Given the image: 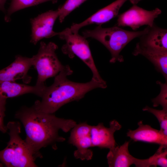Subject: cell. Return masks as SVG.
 I'll return each mask as SVG.
<instances>
[{
  "mask_svg": "<svg viewBox=\"0 0 167 167\" xmlns=\"http://www.w3.org/2000/svg\"><path fill=\"white\" fill-rule=\"evenodd\" d=\"M46 87L45 85L32 86L15 81L0 82V99L18 96L25 94L32 93L41 97Z\"/></svg>",
  "mask_w": 167,
  "mask_h": 167,
  "instance_id": "15",
  "label": "cell"
},
{
  "mask_svg": "<svg viewBox=\"0 0 167 167\" xmlns=\"http://www.w3.org/2000/svg\"><path fill=\"white\" fill-rule=\"evenodd\" d=\"M161 11L156 8L148 11L134 4L128 10L118 15L116 25L129 27L135 30L144 25L152 26L155 19L161 14Z\"/></svg>",
  "mask_w": 167,
  "mask_h": 167,
  "instance_id": "7",
  "label": "cell"
},
{
  "mask_svg": "<svg viewBox=\"0 0 167 167\" xmlns=\"http://www.w3.org/2000/svg\"><path fill=\"white\" fill-rule=\"evenodd\" d=\"M87 0H66L64 4L57 9L59 22L62 23L68 15Z\"/></svg>",
  "mask_w": 167,
  "mask_h": 167,
  "instance_id": "20",
  "label": "cell"
},
{
  "mask_svg": "<svg viewBox=\"0 0 167 167\" xmlns=\"http://www.w3.org/2000/svg\"><path fill=\"white\" fill-rule=\"evenodd\" d=\"M167 147L160 146L156 152L148 158L140 159L135 158L134 164L137 167H148L158 165L167 167Z\"/></svg>",
  "mask_w": 167,
  "mask_h": 167,
  "instance_id": "18",
  "label": "cell"
},
{
  "mask_svg": "<svg viewBox=\"0 0 167 167\" xmlns=\"http://www.w3.org/2000/svg\"><path fill=\"white\" fill-rule=\"evenodd\" d=\"M91 125L85 122L76 124L71 130L68 142L76 148L74 152L75 157L82 161L92 159L93 152L90 136Z\"/></svg>",
  "mask_w": 167,
  "mask_h": 167,
  "instance_id": "8",
  "label": "cell"
},
{
  "mask_svg": "<svg viewBox=\"0 0 167 167\" xmlns=\"http://www.w3.org/2000/svg\"><path fill=\"white\" fill-rule=\"evenodd\" d=\"M134 56L141 55L150 61L156 70L161 73L167 81V52H161L148 50L136 44L132 53Z\"/></svg>",
  "mask_w": 167,
  "mask_h": 167,
  "instance_id": "17",
  "label": "cell"
},
{
  "mask_svg": "<svg viewBox=\"0 0 167 167\" xmlns=\"http://www.w3.org/2000/svg\"><path fill=\"white\" fill-rule=\"evenodd\" d=\"M15 117L21 122L24 128V141L35 160L42 157L40 152L41 148L51 146L56 149L57 143L65 140V138L59 135L60 130L67 132L77 124L72 119L59 118L54 113L38 111L33 106L22 107L16 112Z\"/></svg>",
  "mask_w": 167,
  "mask_h": 167,
  "instance_id": "1",
  "label": "cell"
},
{
  "mask_svg": "<svg viewBox=\"0 0 167 167\" xmlns=\"http://www.w3.org/2000/svg\"><path fill=\"white\" fill-rule=\"evenodd\" d=\"M58 17L57 9L50 10L39 15L30 20L31 34L30 42L34 45L44 38L58 36L53 30L55 22Z\"/></svg>",
  "mask_w": 167,
  "mask_h": 167,
  "instance_id": "9",
  "label": "cell"
},
{
  "mask_svg": "<svg viewBox=\"0 0 167 167\" xmlns=\"http://www.w3.org/2000/svg\"><path fill=\"white\" fill-rule=\"evenodd\" d=\"M148 26L139 31H131L124 30L117 26L103 28L98 25L93 30H86L82 32L83 36L86 38L95 39L102 44L109 51L111 63L124 61L120 52L125 47L135 38L139 37L148 31Z\"/></svg>",
  "mask_w": 167,
  "mask_h": 167,
  "instance_id": "3",
  "label": "cell"
},
{
  "mask_svg": "<svg viewBox=\"0 0 167 167\" xmlns=\"http://www.w3.org/2000/svg\"><path fill=\"white\" fill-rule=\"evenodd\" d=\"M70 67L65 68L54 77V83L46 86L41 100L36 101L33 105L37 110L48 113H54L65 105L78 101L88 92L96 88H105L106 83L98 82L92 79L87 82L78 83L69 80L67 76L73 73Z\"/></svg>",
  "mask_w": 167,
  "mask_h": 167,
  "instance_id": "2",
  "label": "cell"
},
{
  "mask_svg": "<svg viewBox=\"0 0 167 167\" xmlns=\"http://www.w3.org/2000/svg\"><path fill=\"white\" fill-rule=\"evenodd\" d=\"M58 0H12L8 10L5 19L9 21L12 14L19 10L30 6L47 2L51 1L55 3Z\"/></svg>",
  "mask_w": 167,
  "mask_h": 167,
  "instance_id": "19",
  "label": "cell"
},
{
  "mask_svg": "<svg viewBox=\"0 0 167 167\" xmlns=\"http://www.w3.org/2000/svg\"><path fill=\"white\" fill-rule=\"evenodd\" d=\"M6 126L10 139L6 147L0 151L1 162L8 167H37L24 140L20 136V123L17 121L9 122Z\"/></svg>",
  "mask_w": 167,
  "mask_h": 167,
  "instance_id": "4",
  "label": "cell"
},
{
  "mask_svg": "<svg viewBox=\"0 0 167 167\" xmlns=\"http://www.w3.org/2000/svg\"><path fill=\"white\" fill-rule=\"evenodd\" d=\"M138 125L139 126L137 129L128 130L127 136L135 141L156 143L167 147V136L160 130L154 129L149 125L143 124L142 121H139Z\"/></svg>",
  "mask_w": 167,
  "mask_h": 167,
  "instance_id": "14",
  "label": "cell"
},
{
  "mask_svg": "<svg viewBox=\"0 0 167 167\" xmlns=\"http://www.w3.org/2000/svg\"><path fill=\"white\" fill-rule=\"evenodd\" d=\"M161 87L159 94L155 98L152 99L153 106L154 107L161 105L163 109L167 110V82L163 83L160 81L156 82Z\"/></svg>",
  "mask_w": 167,
  "mask_h": 167,
  "instance_id": "22",
  "label": "cell"
},
{
  "mask_svg": "<svg viewBox=\"0 0 167 167\" xmlns=\"http://www.w3.org/2000/svg\"><path fill=\"white\" fill-rule=\"evenodd\" d=\"M129 142L109 149L107 155L109 167H128L134 163L135 158L129 153Z\"/></svg>",
  "mask_w": 167,
  "mask_h": 167,
  "instance_id": "16",
  "label": "cell"
},
{
  "mask_svg": "<svg viewBox=\"0 0 167 167\" xmlns=\"http://www.w3.org/2000/svg\"><path fill=\"white\" fill-rule=\"evenodd\" d=\"M128 0L134 5L141 0H117L98 10L84 21L79 23H74L70 28H66L71 32H77L81 28L88 25L94 24L101 25L117 16L121 7Z\"/></svg>",
  "mask_w": 167,
  "mask_h": 167,
  "instance_id": "10",
  "label": "cell"
},
{
  "mask_svg": "<svg viewBox=\"0 0 167 167\" xmlns=\"http://www.w3.org/2000/svg\"><path fill=\"white\" fill-rule=\"evenodd\" d=\"M121 127V125L115 120L110 122L109 127H105L102 123L96 126H91L90 133L92 147L109 149L114 147L116 146L114 133Z\"/></svg>",
  "mask_w": 167,
  "mask_h": 167,
  "instance_id": "11",
  "label": "cell"
},
{
  "mask_svg": "<svg viewBox=\"0 0 167 167\" xmlns=\"http://www.w3.org/2000/svg\"><path fill=\"white\" fill-rule=\"evenodd\" d=\"M58 48V46L53 42L46 43L41 41L37 53L31 57L32 66L38 74L36 85H45L44 82L47 79L55 77L66 67L56 55Z\"/></svg>",
  "mask_w": 167,
  "mask_h": 167,
  "instance_id": "6",
  "label": "cell"
},
{
  "mask_svg": "<svg viewBox=\"0 0 167 167\" xmlns=\"http://www.w3.org/2000/svg\"><path fill=\"white\" fill-rule=\"evenodd\" d=\"M6 99H0V131L5 133L8 130L6 126L4 124V119L5 116Z\"/></svg>",
  "mask_w": 167,
  "mask_h": 167,
  "instance_id": "23",
  "label": "cell"
},
{
  "mask_svg": "<svg viewBox=\"0 0 167 167\" xmlns=\"http://www.w3.org/2000/svg\"><path fill=\"white\" fill-rule=\"evenodd\" d=\"M143 110L151 113L155 116L160 123V130L164 135L167 136V110H157L146 106L143 108Z\"/></svg>",
  "mask_w": 167,
  "mask_h": 167,
  "instance_id": "21",
  "label": "cell"
},
{
  "mask_svg": "<svg viewBox=\"0 0 167 167\" xmlns=\"http://www.w3.org/2000/svg\"><path fill=\"white\" fill-rule=\"evenodd\" d=\"M32 66V58L18 55L15 60L9 66L0 70V82L4 81H15L22 79L24 83L29 82L31 78L28 73Z\"/></svg>",
  "mask_w": 167,
  "mask_h": 167,
  "instance_id": "12",
  "label": "cell"
},
{
  "mask_svg": "<svg viewBox=\"0 0 167 167\" xmlns=\"http://www.w3.org/2000/svg\"><path fill=\"white\" fill-rule=\"evenodd\" d=\"M65 43L62 46V53L73 58L75 56L80 59L90 69L92 74V79L95 81L106 83L101 76L95 64L86 38L78 33H72L66 29L58 32V35Z\"/></svg>",
  "mask_w": 167,
  "mask_h": 167,
  "instance_id": "5",
  "label": "cell"
},
{
  "mask_svg": "<svg viewBox=\"0 0 167 167\" xmlns=\"http://www.w3.org/2000/svg\"><path fill=\"white\" fill-rule=\"evenodd\" d=\"M6 0H0V10H4V6Z\"/></svg>",
  "mask_w": 167,
  "mask_h": 167,
  "instance_id": "24",
  "label": "cell"
},
{
  "mask_svg": "<svg viewBox=\"0 0 167 167\" xmlns=\"http://www.w3.org/2000/svg\"><path fill=\"white\" fill-rule=\"evenodd\" d=\"M148 26V31L140 36L137 43L140 46L155 51L167 52V30L161 28L154 23Z\"/></svg>",
  "mask_w": 167,
  "mask_h": 167,
  "instance_id": "13",
  "label": "cell"
}]
</instances>
